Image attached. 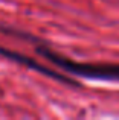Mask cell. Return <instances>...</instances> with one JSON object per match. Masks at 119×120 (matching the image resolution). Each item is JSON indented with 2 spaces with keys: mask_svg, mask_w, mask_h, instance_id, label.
<instances>
[{
  "mask_svg": "<svg viewBox=\"0 0 119 120\" xmlns=\"http://www.w3.org/2000/svg\"><path fill=\"white\" fill-rule=\"evenodd\" d=\"M35 52L41 58L48 59L49 62L55 64L58 68L69 75L84 78V79H95V81H107V82H119V64H96V62H76L70 58L54 52L51 47L44 44H37Z\"/></svg>",
  "mask_w": 119,
  "mask_h": 120,
  "instance_id": "6da1fadb",
  "label": "cell"
},
{
  "mask_svg": "<svg viewBox=\"0 0 119 120\" xmlns=\"http://www.w3.org/2000/svg\"><path fill=\"white\" fill-rule=\"evenodd\" d=\"M0 55L5 56L6 59H11V61L14 62H18V64L24 65V67L31 68V70H35L38 71V73L44 75V76L51 78V79H55L58 82H61V84L67 85V87H73V88H81V84H78L75 79H72V78L66 76V75L60 73V71H55L52 70V68L46 67V65L40 64L37 59H32L31 56L28 55H23V53H18V52H14V50H9V49H5V47H0Z\"/></svg>",
  "mask_w": 119,
  "mask_h": 120,
  "instance_id": "7a4b0ae2",
  "label": "cell"
}]
</instances>
